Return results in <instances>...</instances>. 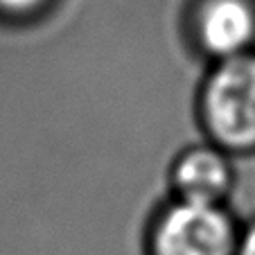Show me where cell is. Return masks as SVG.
<instances>
[{"instance_id": "obj_1", "label": "cell", "mask_w": 255, "mask_h": 255, "mask_svg": "<svg viewBox=\"0 0 255 255\" xmlns=\"http://www.w3.org/2000/svg\"><path fill=\"white\" fill-rule=\"evenodd\" d=\"M203 140L237 156L255 154V50L208 63L194 95Z\"/></svg>"}, {"instance_id": "obj_2", "label": "cell", "mask_w": 255, "mask_h": 255, "mask_svg": "<svg viewBox=\"0 0 255 255\" xmlns=\"http://www.w3.org/2000/svg\"><path fill=\"white\" fill-rule=\"evenodd\" d=\"M240 237L228 206L167 197L144 224L142 255H237Z\"/></svg>"}, {"instance_id": "obj_3", "label": "cell", "mask_w": 255, "mask_h": 255, "mask_svg": "<svg viewBox=\"0 0 255 255\" xmlns=\"http://www.w3.org/2000/svg\"><path fill=\"white\" fill-rule=\"evenodd\" d=\"M183 36L208 63L255 50V0H188Z\"/></svg>"}, {"instance_id": "obj_4", "label": "cell", "mask_w": 255, "mask_h": 255, "mask_svg": "<svg viewBox=\"0 0 255 255\" xmlns=\"http://www.w3.org/2000/svg\"><path fill=\"white\" fill-rule=\"evenodd\" d=\"M169 197L228 206L237 185L235 156L208 142H192L176 151L167 169Z\"/></svg>"}, {"instance_id": "obj_5", "label": "cell", "mask_w": 255, "mask_h": 255, "mask_svg": "<svg viewBox=\"0 0 255 255\" xmlns=\"http://www.w3.org/2000/svg\"><path fill=\"white\" fill-rule=\"evenodd\" d=\"M61 0H0V25L11 29L34 27L50 18Z\"/></svg>"}, {"instance_id": "obj_6", "label": "cell", "mask_w": 255, "mask_h": 255, "mask_svg": "<svg viewBox=\"0 0 255 255\" xmlns=\"http://www.w3.org/2000/svg\"><path fill=\"white\" fill-rule=\"evenodd\" d=\"M237 255H255V219L249 224H242V237Z\"/></svg>"}]
</instances>
